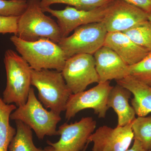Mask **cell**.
Instances as JSON below:
<instances>
[{"mask_svg":"<svg viewBox=\"0 0 151 151\" xmlns=\"http://www.w3.org/2000/svg\"><path fill=\"white\" fill-rule=\"evenodd\" d=\"M44 13L40 0H27L26 9L19 18L16 35L26 41L45 39L58 44L62 38L59 26Z\"/></svg>","mask_w":151,"mask_h":151,"instance_id":"6da1fadb","label":"cell"},{"mask_svg":"<svg viewBox=\"0 0 151 151\" xmlns=\"http://www.w3.org/2000/svg\"><path fill=\"white\" fill-rule=\"evenodd\" d=\"M10 39L32 69L62 71L66 59L58 44L45 39L34 42L26 41L15 35L11 36Z\"/></svg>","mask_w":151,"mask_h":151,"instance_id":"7a4b0ae2","label":"cell"},{"mask_svg":"<svg viewBox=\"0 0 151 151\" xmlns=\"http://www.w3.org/2000/svg\"><path fill=\"white\" fill-rule=\"evenodd\" d=\"M4 63L7 81L3 101L17 107L24 105L31 88L32 68L21 55L11 49L6 50Z\"/></svg>","mask_w":151,"mask_h":151,"instance_id":"3957f363","label":"cell"},{"mask_svg":"<svg viewBox=\"0 0 151 151\" xmlns=\"http://www.w3.org/2000/svg\"><path fill=\"white\" fill-rule=\"evenodd\" d=\"M31 84L37 89L38 100L46 109L60 115L65 111L72 92L60 71L52 69H32Z\"/></svg>","mask_w":151,"mask_h":151,"instance_id":"277c9868","label":"cell"},{"mask_svg":"<svg viewBox=\"0 0 151 151\" xmlns=\"http://www.w3.org/2000/svg\"><path fill=\"white\" fill-rule=\"evenodd\" d=\"M10 119L20 121L35 132L39 139L46 136L58 135L57 125L61 120L60 115L47 111L36 97L31 87L24 105L17 107L11 114Z\"/></svg>","mask_w":151,"mask_h":151,"instance_id":"5b68a950","label":"cell"},{"mask_svg":"<svg viewBox=\"0 0 151 151\" xmlns=\"http://www.w3.org/2000/svg\"><path fill=\"white\" fill-rule=\"evenodd\" d=\"M107 33L103 22L83 25L76 29L72 35L62 38L58 45L66 60L76 55H93L104 45Z\"/></svg>","mask_w":151,"mask_h":151,"instance_id":"8992f818","label":"cell"},{"mask_svg":"<svg viewBox=\"0 0 151 151\" xmlns=\"http://www.w3.org/2000/svg\"><path fill=\"white\" fill-rule=\"evenodd\" d=\"M113 86L110 81L99 83L93 88L70 95L65 108V119L67 120L75 117L82 110L92 109L98 118L104 119L109 108L107 100Z\"/></svg>","mask_w":151,"mask_h":151,"instance_id":"52a82bcc","label":"cell"},{"mask_svg":"<svg viewBox=\"0 0 151 151\" xmlns=\"http://www.w3.org/2000/svg\"><path fill=\"white\" fill-rule=\"evenodd\" d=\"M61 73L72 94L85 91L90 84L99 83L92 55L81 54L71 57L66 60Z\"/></svg>","mask_w":151,"mask_h":151,"instance_id":"ba28073f","label":"cell"},{"mask_svg":"<svg viewBox=\"0 0 151 151\" xmlns=\"http://www.w3.org/2000/svg\"><path fill=\"white\" fill-rule=\"evenodd\" d=\"M96 125L91 117H83L74 123H64L57 130L58 135L60 136L59 141L55 143L47 141V143L58 151H81L94 133Z\"/></svg>","mask_w":151,"mask_h":151,"instance_id":"9c48e42d","label":"cell"},{"mask_svg":"<svg viewBox=\"0 0 151 151\" xmlns=\"http://www.w3.org/2000/svg\"><path fill=\"white\" fill-rule=\"evenodd\" d=\"M148 13L124 0H113L102 22L108 32H124L148 20Z\"/></svg>","mask_w":151,"mask_h":151,"instance_id":"30bf717a","label":"cell"},{"mask_svg":"<svg viewBox=\"0 0 151 151\" xmlns=\"http://www.w3.org/2000/svg\"><path fill=\"white\" fill-rule=\"evenodd\" d=\"M110 4L91 11L80 10L69 6L64 9L59 10L53 9L50 7L42 9L44 12L49 13L56 18L61 36L64 38L68 36L70 33L81 26L102 22Z\"/></svg>","mask_w":151,"mask_h":151,"instance_id":"8fae6325","label":"cell"},{"mask_svg":"<svg viewBox=\"0 0 151 151\" xmlns=\"http://www.w3.org/2000/svg\"><path fill=\"white\" fill-rule=\"evenodd\" d=\"M134 139L132 123L114 128L100 127L89 137L88 142L93 143L92 151H126Z\"/></svg>","mask_w":151,"mask_h":151,"instance_id":"7c38bea8","label":"cell"},{"mask_svg":"<svg viewBox=\"0 0 151 151\" xmlns=\"http://www.w3.org/2000/svg\"><path fill=\"white\" fill-rule=\"evenodd\" d=\"M99 83L121 80L129 75V65L111 49L103 46L93 55Z\"/></svg>","mask_w":151,"mask_h":151,"instance_id":"4fadbf2b","label":"cell"},{"mask_svg":"<svg viewBox=\"0 0 151 151\" xmlns=\"http://www.w3.org/2000/svg\"><path fill=\"white\" fill-rule=\"evenodd\" d=\"M103 46L111 49L129 66L139 63L150 53L123 32L107 33Z\"/></svg>","mask_w":151,"mask_h":151,"instance_id":"5bb4252c","label":"cell"},{"mask_svg":"<svg viewBox=\"0 0 151 151\" xmlns=\"http://www.w3.org/2000/svg\"><path fill=\"white\" fill-rule=\"evenodd\" d=\"M116 81L133 94L131 104L137 116L143 117L151 113V86L130 75Z\"/></svg>","mask_w":151,"mask_h":151,"instance_id":"9a60e30c","label":"cell"},{"mask_svg":"<svg viewBox=\"0 0 151 151\" xmlns=\"http://www.w3.org/2000/svg\"><path fill=\"white\" fill-rule=\"evenodd\" d=\"M132 94L128 89L117 84L108 95L107 106L109 109L113 108L117 114L118 127L131 124L136 118L134 110L129 103Z\"/></svg>","mask_w":151,"mask_h":151,"instance_id":"2e32d148","label":"cell"},{"mask_svg":"<svg viewBox=\"0 0 151 151\" xmlns=\"http://www.w3.org/2000/svg\"><path fill=\"white\" fill-rule=\"evenodd\" d=\"M17 108L14 104H6L0 96V151H9L16 129L10 124L11 114Z\"/></svg>","mask_w":151,"mask_h":151,"instance_id":"e0dca14e","label":"cell"},{"mask_svg":"<svg viewBox=\"0 0 151 151\" xmlns=\"http://www.w3.org/2000/svg\"><path fill=\"white\" fill-rule=\"evenodd\" d=\"M15 123L16 134L9 145V151H45L35 145L30 127L20 121H16Z\"/></svg>","mask_w":151,"mask_h":151,"instance_id":"ac0fdd59","label":"cell"},{"mask_svg":"<svg viewBox=\"0 0 151 151\" xmlns=\"http://www.w3.org/2000/svg\"><path fill=\"white\" fill-rule=\"evenodd\" d=\"M123 32L136 44L151 52V22L148 19Z\"/></svg>","mask_w":151,"mask_h":151,"instance_id":"d6986e66","label":"cell"},{"mask_svg":"<svg viewBox=\"0 0 151 151\" xmlns=\"http://www.w3.org/2000/svg\"><path fill=\"white\" fill-rule=\"evenodd\" d=\"M134 139L148 151L151 150V115L135 118L132 122Z\"/></svg>","mask_w":151,"mask_h":151,"instance_id":"ffe728a7","label":"cell"},{"mask_svg":"<svg viewBox=\"0 0 151 151\" xmlns=\"http://www.w3.org/2000/svg\"><path fill=\"white\" fill-rule=\"evenodd\" d=\"M113 0H40L42 8L48 7L54 4H64L77 9L91 11L107 5Z\"/></svg>","mask_w":151,"mask_h":151,"instance_id":"44dd1931","label":"cell"},{"mask_svg":"<svg viewBox=\"0 0 151 151\" xmlns=\"http://www.w3.org/2000/svg\"><path fill=\"white\" fill-rule=\"evenodd\" d=\"M129 75L151 86V52L139 63L129 66Z\"/></svg>","mask_w":151,"mask_h":151,"instance_id":"7402d4cb","label":"cell"},{"mask_svg":"<svg viewBox=\"0 0 151 151\" xmlns=\"http://www.w3.org/2000/svg\"><path fill=\"white\" fill-rule=\"evenodd\" d=\"M27 6V0H0V15L20 16Z\"/></svg>","mask_w":151,"mask_h":151,"instance_id":"603a6c76","label":"cell"},{"mask_svg":"<svg viewBox=\"0 0 151 151\" xmlns=\"http://www.w3.org/2000/svg\"><path fill=\"white\" fill-rule=\"evenodd\" d=\"M19 16L6 17L0 15V34H14L17 32L18 23Z\"/></svg>","mask_w":151,"mask_h":151,"instance_id":"cb8c5ba5","label":"cell"},{"mask_svg":"<svg viewBox=\"0 0 151 151\" xmlns=\"http://www.w3.org/2000/svg\"><path fill=\"white\" fill-rule=\"evenodd\" d=\"M127 3L141 9L147 13H151V0H124Z\"/></svg>","mask_w":151,"mask_h":151,"instance_id":"d4e9b609","label":"cell"},{"mask_svg":"<svg viewBox=\"0 0 151 151\" xmlns=\"http://www.w3.org/2000/svg\"><path fill=\"white\" fill-rule=\"evenodd\" d=\"M126 151H148L146 150L141 142L136 139H134V142L131 149L127 150Z\"/></svg>","mask_w":151,"mask_h":151,"instance_id":"484cf974","label":"cell"},{"mask_svg":"<svg viewBox=\"0 0 151 151\" xmlns=\"http://www.w3.org/2000/svg\"><path fill=\"white\" fill-rule=\"evenodd\" d=\"M45 151H58L56 149H55L52 146L49 145L45 147L44 148Z\"/></svg>","mask_w":151,"mask_h":151,"instance_id":"4316f807","label":"cell"},{"mask_svg":"<svg viewBox=\"0 0 151 151\" xmlns=\"http://www.w3.org/2000/svg\"><path fill=\"white\" fill-rule=\"evenodd\" d=\"M90 143L89 142H87V144H86V145H85V147L84 148V149L82 150L81 151H86V150H87V148H88V145H89V143Z\"/></svg>","mask_w":151,"mask_h":151,"instance_id":"83f0119b","label":"cell"},{"mask_svg":"<svg viewBox=\"0 0 151 151\" xmlns=\"http://www.w3.org/2000/svg\"><path fill=\"white\" fill-rule=\"evenodd\" d=\"M148 19L151 22V13L148 14Z\"/></svg>","mask_w":151,"mask_h":151,"instance_id":"f1b7e54d","label":"cell"},{"mask_svg":"<svg viewBox=\"0 0 151 151\" xmlns=\"http://www.w3.org/2000/svg\"><path fill=\"white\" fill-rule=\"evenodd\" d=\"M148 151H151V150H149Z\"/></svg>","mask_w":151,"mask_h":151,"instance_id":"f546056e","label":"cell"},{"mask_svg":"<svg viewBox=\"0 0 151 151\" xmlns=\"http://www.w3.org/2000/svg\"><path fill=\"white\" fill-rule=\"evenodd\" d=\"M15 1H17V0H15Z\"/></svg>","mask_w":151,"mask_h":151,"instance_id":"4dcf8cb0","label":"cell"}]
</instances>
